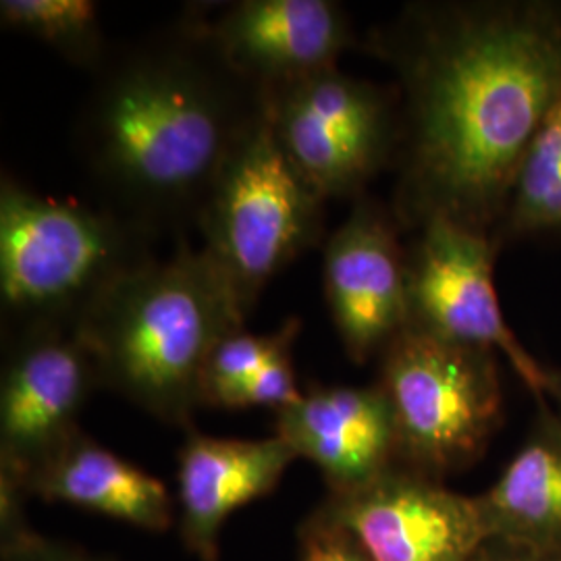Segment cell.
Masks as SVG:
<instances>
[{
  "instance_id": "52a82bcc",
  "label": "cell",
  "mask_w": 561,
  "mask_h": 561,
  "mask_svg": "<svg viewBox=\"0 0 561 561\" xmlns=\"http://www.w3.org/2000/svg\"><path fill=\"white\" fill-rule=\"evenodd\" d=\"M264 119L322 201H358L393 169L400 141L396 88L329 67L262 88Z\"/></svg>"
},
{
  "instance_id": "cb8c5ba5",
  "label": "cell",
  "mask_w": 561,
  "mask_h": 561,
  "mask_svg": "<svg viewBox=\"0 0 561 561\" xmlns=\"http://www.w3.org/2000/svg\"><path fill=\"white\" fill-rule=\"evenodd\" d=\"M545 400L558 408V416L561 419V368L545 370Z\"/></svg>"
},
{
  "instance_id": "8fae6325",
  "label": "cell",
  "mask_w": 561,
  "mask_h": 561,
  "mask_svg": "<svg viewBox=\"0 0 561 561\" xmlns=\"http://www.w3.org/2000/svg\"><path fill=\"white\" fill-rule=\"evenodd\" d=\"M322 285L350 360L364 364L408 322L405 243L391 210L366 194L327 238Z\"/></svg>"
},
{
  "instance_id": "7a4b0ae2",
  "label": "cell",
  "mask_w": 561,
  "mask_h": 561,
  "mask_svg": "<svg viewBox=\"0 0 561 561\" xmlns=\"http://www.w3.org/2000/svg\"><path fill=\"white\" fill-rule=\"evenodd\" d=\"M264 115L201 11L111 48L76 123L104 208L150 236L196 227L222 167Z\"/></svg>"
},
{
  "instance_id": "44dd1931",
  "label": "cell",
  "mask_w": 561,
  "mask_h": 561,
  "mask_svg": "<svg viewBox=\"0 0 561 561\" xmlns=\"http://www.w3.org/2000/svg\"><path fill=\"white\" fill-rule=\"evenodd\" d=\"M300 561H373L354 535L317 510L300 528Z\"/></svg>"
},
{
  "instance_id": "9c48e42d",
  "label": "cell",
  "mask_w": 561,
  "mask_h": 561,
  "mask_svg": "<svg viewBox=\"0 0 561 561\" xmlns=\"http://www.w3.org/2000/svg\"><path fill=\"white\" fill-rule=\"evenodd\" d=\"M96 387V362L76 331L11 335L0 379V479L27 493L32 474L80 433Z\"/></svg>"
},
{
  "instance_id": "5b68a950",
  "label": "cell",
  "mask_w": 561,
  "mask_h": 561,
  "mask_svg": "<svg viewBox=\"0 0 561 561\" xmlns=\"http://www.w3.org/2000/svg\"><path fill=\"white\" fill-rule=\"evenodd\" d=\"M324 204L262 115L222 167L198 222L201 252L243 321L264 287L322 240Z\"/></svg>"
},
{
  "instance_id": "ac0fdd59",
  "label": "cell",
  "mask_w": 561,
  "mask_h": 561,
  "mask_svg": "<svg viewBox=\"0 0 561 561\" xmlns=\"http://www.w3.org/2000/svg\"><path fill=\"white\" fill-rule=\"evenodd\" d=\"M0 25L42 42L92 76L101 71L111 53L94 0H2Z\"/></svg>"
},
{
  "instance_id": "5bb4252c",
  "label": "cell",
  "mask_w": 561,
  "mask_h": 561,
  "mask_svg": "<svg viewBox=\"0 0 561 561\" xmlns=\"http://www.w3.org/2000/svg\"><path fill=\"white\" fill-rule=\"evenodd\" d=\"M296 451L277 435L229 439L187 431L178 456V507L185 547L201 561L219 560L222 526L241 505L268 495Z\"/></svg>"
},
{
  "instance_id": "7c38bea8",
  "label": "cell",
  "mask_w": 561,
  "mask_h": 561,
  "mask_svg": "<svg viewBox=\"0 0 561 561\" xmlns=\"http://www.w3.org/2000/svg\"><path fill=\"white\" fill-rule=\"evenodd\" d=\"M206 27L229 65L261 88L337 67L356 46L350 15L333 0H241Z\"/></svg>"
},
{
  "instance_id": "8992f818",
  "label": "cell",
  "mask_w": 561,
  "mask_h": 561,
  "mask_svg": "<svg viewBox=\"0 0 561 561\" xmlns=\"http://www.w3.org/2000/svg\"><path fill=\"white\" fill-rule=\"evenodd\" d=\"M379 358L400 466L443 481L479 460L502 421L497 354L405 327Z\"/></svg>"
},
{
  "instance_id": "2e32d148",
  "label": "cell",
  "mask_w": 561,
  "mask_h": 561,
  "mask_svg": "<svg viewBox=\"0 0 561 561\" xmlns=\"http://www.w3.org/2000/svg\"><path fill=\"white\" fill-rule=\"evenodd\" d=\"M479 503L489 539L561 556V419L551 408Z\"/></svg>"
},
{
  "instance_id": "ffe728a7",
  "label": "cell",
  "mask_w": 561,
  "mask_h": 561,
  "mask_svg": "<svg viewBox=\"0 0 561 561\" xmlns=\"http://www.w3.org/2000/svg\"><path fill=\"white\" fill-rule=\"evenodd\" d=\"M304 391L296 379L294 362L291 354H285L275 362H271L266 368H262L259 375L252 379L241 382L227 391L221 400L217 401L215 408H227V410H238V408H252V405H262L279 412L287 405H294L296 401L301 400Z\"/></svg>"
},
{
  "instance_id": "7402d4cb",
  "label": "cell",
  "mask_w": 561,
  "mask_h": 561,
  "mask_svg": "<svg viewBox=\"0 0 561 561\" xmlns=\"http://www.w3.org/2000/svg\"><path fill=\"white\" fill-rule=\"evenodd\" d=\"M0 535L2 561H101L76 547L44 539L27 524Z\"/></svg>"
},
{
  "instance_id": "d6986e66",
  "label": "cell",
  "mask_w": 561,
  "mask_h": 561,
  "mask_svg": "<svg viewBox=\"0 0 561 561\" xmlns=\"http://www.w3.org/2000/svg\"><path fill=\"white\" fill-rule=\"evenodd\" d=\"M301 321L291 317L277 331L254 335L245 329L222 337L210 352L202 375V405H217L227 391L259 375L271 362L291 354Z\"/></svg>"
},
{
  "instance_id": "30bf717a",
  "label": "cell",
  "mask_w": 561,
  "mask_h": 561,
  "mask_svg": "<svg viewBox=\"0 0 561 561\" xmlns=\"http://www.w3.org/2000/svg\"><path fill=\"white\" fill-rule=\"evenodd\" d=\"M373 561H470L486 541L479 497L393 466L377 481L322 503Z\"/></svg>"
},
{
  "instance_id": "e0dca14e",
  "label": "cell",
  "mask_w": 561,
  "mask_h": 561,
  "mask_svg": "<svg viewBox=\"0 0 561 561\" xmlns=\"http://www.w3.org/2000/svg\"><path fill=\"white\" fill-rule=\"evenodd\" d=\"M556 233H561V106L528 146L493 240L503 248Z\"/></svg>"
},
{
  "instance_id": "3957f363",
  "label": "cell",
  "mask_w": 561,
  "mask_h": 561,
  "mask_svg": "<svg viewBox=\"0 0 561 561\" xmlns=\"http://www.w3.org/2000/svg\"><path fill=\"white\" fill-rule=\"evenodd\" d=\"M245 329L213 266L181 240L169 261L148 262L113 285L76 333L101 387L154 419L192 431L202 375L215 345Z\"/></svg>"
},
{
  "instance_id": "6da1fadb",
  "label": "cell",
  "mask_w": 561,
  "mask_h": 561,
  "mask_svg": "<svg viewBox=\"0 0 561 561\" xmlns=\"http://www.w3.org/2000/svg\"><path fill=\"white\" fill-rule=\"evenodd\" d=\"M366 48L396 73L400 141L389 206L495 233L516 171L561 106V0H422Z\"/></svg>"
},
{
  "instance_id": "603a6c76",
  "label": "cell",
  "mask_w": 561,
  "mask_h": 561,
  "mask_svg": "<svg viewBox=\"0 0 561 561\" xmlns=\"http://www.w3.org/2000/svg\"><path fill=\"white\" fill-rule=\"evenodd\" d=\"M470 561H561V556L541 549L491 537L474 551Z\"/></svg>"
},
{
  "instance_id": "4fadbf2b",
  "label": "cell",
  "mask_w": 561,
  "mask_h": 561,
  "mask_svg": "<svg viewBox=\"0 0 561 561\" xmlns=\"http://www.w3.org/2000/svg\"><path fill=\"white\" fill-rule=\"evenodd\" d=\"M275 435L345 495L398 466L396 422L381 387H314L275 412Z\"/></svg>"
},
{
  "instance_id": "9a60e30c",
  "label": "cell",
  "mask_w": 561,
  "mask_h": 561,
  "mask_svg": "<svg viewBox=\"0 0 561 561\" xmlns=\"http://www.w3.org/2000/svg\"><path fill=\"white\" fill-rule=\"evenodd\" d=\"M27 495L69 503L152 533L167 530L173 522L167 486L83 431L32 474Z\"/></svg>"
},
{
  "instance_id": "ba28073f",
  "label": "cell",
  "mask_w": 561,
  "mask_h": 561,
  "mask_svg": "<svg viewBox=\"0 0 561 561\" xmlns=\"http://www.w3.org/2000/svg\"><path fill=\"white\" fill-rule=\"evenodd\" d=\"M500 250L491 233L460 222L437 217L421 225L405 243V327L503 354L542 408H549L547 368L530 356L503 317L493 277Z\"/></svg>"
},
{
  "instance_id": "277c9868",
  "label": "cell",
  "mask_w": 561,
  "mask_h": 561,
  "mask_svg": "<svg viewBox=\"0 0 561 561\" xmlns=\"http://www.w3.org/2000/svg\"><path fill=\"white\" fill-rule=\"evenodd\" d=\"M148 231L106 208L42 196L0 180V301L4 331H76L123 277L154 261Z\"/></svg>"
}]
</instances>
